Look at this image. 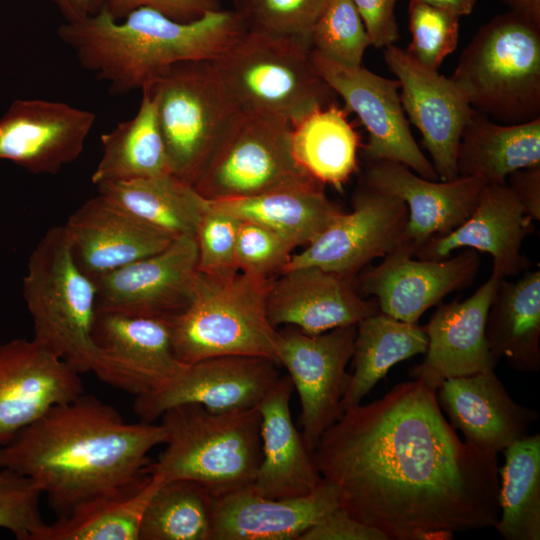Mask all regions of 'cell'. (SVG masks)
<instances>
[{"label":"cell","instance_id":"30bf717a","mask_svg":"<svg viewBox=\"0 0 540 540\" xmlns=\"http://www.w3.org/2000/svg\"><path fill=\"white\" fill-rule=\"evenodd\" d=\"M292 123L242 111L193 187L209 201L325 187L298 162Z\"/></svg>","mask_w":540,"mask_h":540},{"label":"cell","instance_id":"816d5d0a","mask_svg":"<svg viewBox=\"0 0 540 540\" xmlns=\"http://www.w3.org/2000/svg\"><path fill=\"white\" fill-rule=\"evenodd\" d=\"M510 10L540 22V0H501Z\"/></svg>","mask_w":540,"mask_h":540},{"label":"cell","instance_id":"8fae6325","mask_svg":"<svg viewBox=\"0 0 540 540\" xmlns=\"http://www.w3.org/2000/svg\"><path fill=\"white\" fill-rule=\"evenodd\" d=\"M318 74L355 113L368 132L361 150L365 162L401 163L419 176L439 180L431 163L417 145L403 110L397 79L382 77L362 65L337 63L311 49Z\"/></svg>","mask_w":540,"mask_h":540},{"label":"cell","instance_id":"f546056e","mask_svg":"<svg viewBox=\"0 0 540 540\" xmlns=\"http://www.w3.org/2000/svg\"><path fill=\"white\" fill-rule=\"evenodd\" d=\"M485 335L493 357L515 370L540 368V271L515 281L501 278L492 297Z\"/></svg>","mask_w":540,"mask_h":540},{"label":"cell","instance_id":"ab89813d","mask_svg":"<svg viewBox=\"0 0 540 540\" xmlns=\"http://www.w3.org/2000/svg\"><path fill=\"white\" fill-rule=\"evenodd\" d=\"M245 30L310 42L311 28L329 0H232ZM311 45V44H310Z\"/></svg>","mask_w":540,"mask_h":540},{"label":"cell","instance_id":"83f0119b","mask_svg":"<svg viewBox=\"0 0 540 540\" xmlns=\"http://www.w3.org/2000/svg\"><path fill=\"white\" fill-rule=\"evenodd\" d=\"M293 391L289 376H281L257 406L261 416V461L251 485L257 493L268 498L306 496L323 479L314 452L292 420L290 400Z\"/></svg>","mask_w":540,"mask_h":540},{"label":"cell","instance_id":"5bb4252c","mask_svg":"<svg viewBox=\"0 0 540 540\" xmlns=\"http://www.w3.org/2000/svg\"><path fill=\"white\" fill-rule=\"evenodd\" d=\"M92 339L97 350L92 372L135 397L161 389L185 365L173 352L170 319L96 312Z\"/></svg>","mask_w":540,"mask_h":540},{"label":"cell","instance_id":"e0dca14e","mask_svg":"<svg viewBox=\"0 0 540 540\" xmlns=\"http://www.w3.org/2000/svg\"><path fill=\"white\" fill-rule=\"evenodd\" d=\"M194 237L113 270L96 283V312L171 319L189 303L198 274Z\"/></svg>","mask_w":540,"mask_h":540},{"label":"cell","instance_id":"681fc988","mask_svg":"<svg viewBox=\"0 0 540 540\" xmlns=\"http://www.w3.org/2000/svg\"><path fill=\"white\" fill-rule=\"evenodd\" d=\"M65 18V22H75L98 13L107 0H48Z\"/></svg>","mask_w":540,"mask_h":540},{"label":"cell","instance_id":"d6986e66","mask_svg":"<svg viewBox=\"0 0 540 540\" xmlns=\"http://www.w3.org/2000/svg\"><path fill=\"white\" fill-rule=\"evenodd\" d=\"M96 115L60 101H14L0 119V159L55 175L84 149Z\"/></svg>","mask_w":540,"mask_h":540},{"label":"cell","instance_id":"277c9868","mask_svg":"<svg viewBox=\"0 0 540 540\" xmlns=\"http://www.w3.org/2000/svg\"><path fill=\"white\" fill-rule=\"evenodd\" d=\"M165 448L148 467L161 483L188 479L219 499L251 485L261 461V416L256 408L213 412L185 403L159 418Z\"/></svg>","mask_w":540,"mask_h":540},{"label":"cell","instance_id":"4fadbf2b","mask_svg":"<svg viewBox=\"0 0 540 540\" xmlns=\"http://www.w3.org/2000/svg\"><path fill=\"white\" fill-rule=\"evenodd\" d=\"M407 220L402 200L358 183L352 210L342 212L314 241L293 254L284 271L316 266L356 277L374 259L386 257L401 245Z\"/></svg>","mask_w":540,"mask_h":540},{"label":"cell","instance_id":"f35d334b","mask_svg":"<svg viewBox=\"0 0 540 540\" xmlns=\"http://www.w3.org/2000/svg\"><path fill=\"white\" fill-rule=\"evenodd\" d=\"M312 50L348 66L362 65L371 40L351 0H329L310 31Z\"/></svg>","mask_w":540,"mask_h":540},{"label":"cell","instance_id":"2e32d148","mask_svg":"<svg viewBox=\"0 0 540 540\" xmlns=\"http://www.w3.org/2000/svg\"><path fill=\"white\" fill-rule=\"evenodd\" d=\"M383 58L400 84L405 115L419 130L439 180H455L460 136L475 109L450 77L421 65L404 49L389 45Z\"/></svg>","mask_w":540,"mask_h":540},{"label":"cell","instance_id":"1f68e13d","mask_svg":"<svg viewBox=\"0 0 540 540\" xmlns=\"http://www.w3.org/2000/svg\"><path fill=\"white\" fill-rule=\"evenodd\" d=\"M428 336L417 323L378 312L356 325L353 373L341 402V411L360 404L371 389L398 362L425 354Z\"/></svg>","mask_w":540,"mask_h":540},{"label":"cell","instance_id":"9c48e42d","mask_svg":"<svg viewBox=\"0 0 540 540\" xmlns=\"http://www.w3.org/2000/svg\"><path fill=\"white\" fill-rule=\"evenodd\" d=\"M141 91L155 104L171 173L193 186L241 108L211 60L174 64Z\"/></svg>","mask_w":540,"mask_h":540},{"label":"cell","instance_id":"ee69618b","mask_svg":"<svg viewBox=\"0 0 540 540\" xmlns=\"http://www.w3.org/2000/svg\"><path fill=\"white\" fill-rule=\"evenodd\" d=\"M41 496L29 478L0 469V528L18 540H38L46 525L40 511Z\"/></svg>","mask_w":540,"mask_h":540},{"label":"cell","instance_id":"3957f363","mask_svg":"<svg viewBox=\"0 0 540 540\" xmlns=\"http://www.w3.org/2000/svg\"><path fill=\"white\" fill-rule=\"evenodd\" d=\"M243 30L235 12L222 8L179 21L149 7L118 20L104 7L62 23L57 33L83 69L121 95L141 90L174 64L215 59Z\"/></svg>","mask_w":540,"mask_h":540},{"label":"cell","instance_id":"44dd1931","mask_svg":"<svg viewBox=\"0 0 540 540\" xmlns=\"http://www.w3.org/2000/svg\"><path fill=\"white\" fill-rule=\"evenodd\" d=\"M359 183L405 203L408 220L400 246L412 255L429 239L464 223L485 185L461 176L452 181L429 180L401 163L385 160L365 162Z\"/></svg>","mask_w":540,"mask_h":540},{"label":"cell","instance_id":"52a82bcc","mask_svg":"<svg viewBox=\"0 0 540 540\" xmlns=\"http://www.w3.org/2000/svg\"><path fill=\"white\" fill-rule=\"evenodd\" d=\"M311 49L299 37L244 29L211 61L242 111L273 114L293 124L336 103Z\"/></svg>","mask_w":540,"mask_h":540},{"label":"cell","instance_id":"7bdbcfd3","mask_svg":"<svg viewBox=\"0 0 540 540\" xmlns=\"http://www.w3.org/2000/svg\"><path fill=\"white\" fill-rule=\"evenodd\" d=\"M294 249L268 227L240 219L236 244V264L240 272L270 280L285 270Z\"/></svg>","mask_w":540,"mask_h":540},{"label":"cell","instance_id":"ac0fdd59","mask_svg":"<svg viewBox=\"0 0 540 540\" xmlns=\"http://www.w3.org/2000/svg\"><path fill=\"white\" fill-rule=\"evenodd\" d=\"M479 266V255L473 249L443 260H424L399 246L381 263L359 273L355 284L362 297H375L381 313L417 323L445 296L472 284Z\"/></svg>","mask_w":540,"mask_h":540},{"label":"cell","instance_id":"4316f807","mask_svg":"<svg viewBox=\"0 0 540 540\" xmlns=\"http://www.w3.org/2000/svg\"><path fill=\"white\" fill-rule=\"evenodd\" d=\"M338 505L337 487L324 478L297 498H268L249 485L216 499L212 540H300Z\"/></svg>","mask_w":540,"mask_h":540},{"label":"cell","instance_id":"ffe728a7","mask_svg":"<svg viewBox=\"0 0 540 540\" xmlns=\"http://www.w3.org/2000/svg\"><path fill=\"white\" fill-rule=\"evenodd\" d=\"M80 373L35 340L0 343V446L84 393Z\"/></svg>","mask_w":540,"mask_h":540},{"label":"cell","instance_id":"c3c4849f","mask_svg":"<svg viewBox=\"0 0 540 540\" xmlns=\"http://www.w3.org/2000/svg\"><path fill=\"white\" fill-rule=\"evenodd\" d=\"M507 185L514 192L525 213L540 221V166L517 170L507 178Z\"/></svg>","mask_w":540,"mask_h":540},{"label":"cell","instance_id":"7c38bea8","mask_svg":"<svg viewBox=\"0 0 540 540\" xmlns=\"http://www.w3.org/2000/svg\"><path fill=\"white\" fill-rule=\"evenodd\" d=\"M356 325L309 335L287 326L279 331L278 363L285 367L300 401L301 433L314 452L323 433L342 415Z\"/></svg>","mask_w":540,"mask_h":540},{"label":"cell","instance_id":"74e56055","mask_svg":"<svg viewBox=\"0 0 540 540\" xmlns=\"http://www.w3.org/2000/svg\"><path fill=\"white\" fill-rule=\"evenodd\" d=\"M216 499L199 483H161L149 500L139 540H212Z\"/></svg>","mask_w":540,"mask_h":540},{"label":"cell","instance_id":"bcb514c9","mask_svg":"<svg viewBox=\"0 0 540 540\" xmlns=\"http://www.w3.org/2000/svg\"><path fill=\"white\" fill-rule=\"evenodd\" d=\"M105 7L118 20L135 9L149 7L179 21H192L222 8L220 0H107Z\"/></svg>","mask_w":540,"mask_h":540},{"label":"cell","instance_id":"d4e9b609","mask_svg":"<svg viewBox=\"0 0 540 540\" xmlns=\"http://www.w3.org/2000/svg\"><path fill=\"white\" fill-rule=\"evenodd\" d=\"M63 226L78 266L94 281L165 249L175 239L100 194L86 200Z\"/></svg>","mask_w":540,"mask_h":540},{"label":"cell","instance_id":"484cf974","mask_svg":"<svg viewBox=\"0 0 540 540\" xmlns=\"http://www.w3.org/2000/svg\"><path fill=\"white\" fill-rule=\"evenodd\" d=\"M436 394L440 408L465 441L491 453L527 436L538 417L535 410L510 397L494 370L447 379Z\"/></svg>","mask_w":540,"mask_h":540},{"label":"cell","instance_id":"6da1fadb","mask_svg":"<svg viewBox=\"0 0 540 540\" xmlns=\"http://www.w3.org/2000/svg\"><path fill=\"white\" fill-rule=\"evenodd\" d=\"M436 391L413 379L349 407L313 453L339 505L387 540H451L499 519L497 454L459 438Z\"/></svg>","mask_w":540,"mask_h":540},{"label":"cell","instance_id":"7dc6e473","mask_svg":"<svg viewBox=\"0 0 540 540\" xmlns=\"http://www.w3.org/2000/svg\"><path fill=\"white\" fill-rule=\"evenodd\" d=\"M360 13L371 40V46L385 48L400 37L395 16L399 0H351Z\"/></svg>","mask_w":540,"mask_h":540},{"label":"cell","instance_id":"e575fe53","mask_svg":"<svg viewBox=\"0 0 540 540\" xmlns=\"http://www.w3.org/2000/svg\"><path fill=\"white\" fill-rule=\"evenodd\" d=\"M211 202L239 219L268 227L294 248L310 244L343 212L324 187Z\"/></svg>","mask_w":540,"mask_h":540},{"label":"cell","instance_id":"4dcf8cb0","mask_svg":"<svg viewBox=\"0 0 540 540\" xmlns=\"http://www.w3.org/2000/svg\"><path fill=\"white\" fill-rule=\"evenodd\" d=\"M96 187L98 194L173 238H195L209 206V200L172 173L105 182Z\"/></svg>","mask_w":540,"mask_h":540},{"label":"cell","instance_id":"cb8c5ba5","mask_svg":"<svg viewBox=\"0 0 540 540\" xmlns=\"http://www.w3.org/2000/svg\"><path fill=\"white\" fill-rule=\"evenodd\" d=\"M532 222L507 183L485 184L468 219L451 232L423 243L413 256L443 260L456 250L469 248L490 254L493 272L505 278L514 276L529 267L521 248L533 229Z\"/></svg>","mask_w":540,"mask_h":540},{"label":"cell","instance_id":"7a4b0ae2","mask_svg":"<svg viewBox=\"0 0 540 540\" xmlns=\"http://www.w3.org/2000/svg\"><path fill=\"white\" fill-rule=\"evenodd\" d=\"M165 439L160 423L127 422L84 392L0 446V469L29 478L61 518L95 498L143 486L150 479L149 452Z\"/></svg>","mask_w":540,"mask_h":540},{"label":"cell","instance_id":"8d00e7d4","mask_svg":"<svg viewBox=\"0 0 540 540\" xmlns=\"http://www.w3.org/2000/svg\"><path fill=\"white\" fill-rule=\"evenodd\" d=\"M161 482L150 476L141 487L98 497L47 524L38 540H139L145 508Z\"/></svg>","mask_w":540,"mask_h":540},{"label":"cell","instance_id":"7402d4cb","mask_svg":"<svg viewBox=\"0 0 540 540\" xmlns=\"http://www.w3.org/2000/svg\"><path fill=\"white\" fill-rule=\"evenodd\" d=\"M356 277L316 266L286 270L269 282L266 310L271 325L292 326L309 335L357 325L379 311L376 300L362 297Z\"/></svg>","mask_w":540,"mask_h":540},{"label":"cell","instance_id":"b9f144b4","mask_svg":"<svg viewBox=\"0 0 540 540\" xmlns=\"http://www.w3.org/2000/svg\"><path fill=\"white\" fill-rule=\"evenodd\" d=\"M240 219L209 201L196 231L198 271L212 276L239 272L236 244Z\"/></svg>","mask_w":540,"mask_h":540},{"label":"cell","instance_id":"f907efd6","mask_svg":"<svg viewBox=\"0 0 540 540\" xmlns=\"http://www.w3.org/2000/svg\"><path fill=\"white\" fill-rule=\"evenodd\" d=\"M433 7L449 11L458 17L469 15L477 0H421Z\"/></svg>","mask_w":540,"mask_h":540},{"label":"cell","instance_id":"9a60e30c","mask_svg":"<svg viewBox=\"0 0 540 540\" xmlns=\"http://www.w3.org/2000/svg\"><path fill=\"white\" fill-rule=\"evenodd\" d=\"M278 364L261 357L226 355L185 364L161 389L135 397L140 421L154 423L169 408L199 404L213 412L256 408L276 385Z\"/></svg>","mask_w":540,"mask_h":540},{"label":"cell","instance_id":"d590c367","mask_svg":"<svg viewBox=\"0 0 540 540\" xmlns=\"http://www.w3.org/2000/svg\"><path fill=\"white\" fill-rule=\"evenodd\" d=\"M499 468V519L494 528L506 540L540 539V434L508 446Z\"/></svg>","mask_w":540,"mask_h":540},{"label":"cell","instance_id":"f6af8a7d","mask_svg":"<svg viewBox=\"0 0 540 540\" xmlns=\"http://www.w3.org/2000/svg\"><path fill=\"white\" fill-rule=\"evenodd\" d=\"M300 540H387L379 530L354 518L338 505L310 527Z\"/></svg>","mask_w":540,"mask_h":540},{"label":"cell","instance_id":"836d02e7","mask_svg":"<svg viewBox=\"0 0 540 540\" xmlns=\"http://www.w3.org/2000/svg\"><path fill=\"white\" fill-rule=\"evenodd\" d=\"M141 92L136 114L101 135L102 155L91 176L95 186L171 173L155 104Z\"/></svg>","mask_w":540,"mask_h":540},{"label":"cell","instance_id":"5b68a950","mask_svg":"<svg viewBox=\"0 0 540 540\" xmlns=\"http://www.w3.org/2000/svg\"><path fill=\"white\" fill-rule=\"evenodd\" d=\"M451 80L477 111L503 124L540 117V22L515 11L483 24Z\"/></svg>","mask_w":540,"mask_h":540},{"label":"cell","instance_id":"ba28073f","mask_svg":"<svg viewBox=\"0 0 540 540\" xmlns=\"http://www.w3.org/2000/svg\"><path fill=\"white\" fill-rule=\"evenodd\" d=\"M23 295L35 340L78 373L92 372L96 283L78 266L64 226L46 231L32 251Z\"/></svg>","mask_w":540,"mask_h":540},{"label":"cell","instance_id":"8992f818","mask_svg":"<svg viewBox=\"0 0 540 540\" xmlns=\"http://www.w3.org/2000/svg\"><path fill=\"white\" fill-rule=\"evenodd\" d=\"M271 280V279H270ZM270 280L237 272L212 276L198 271L188 305L170 319L176 359L191 364L226 355L278 363L279 331L268 319Z\"/></svg>","mask_w":540,"mask_h":540},{"label":"cell","instance_id":"d6a6232c","mask_svg":"<svg viewBox=\"0 0 540 540\" xmlns=\"http://www.w3.org/2000/svg\"><path fill=\"white\" fill-rule=\"evenodd\" d=\"M336 103L292 124V147L301 166L322 184L341 190L358 170L359 135Z\"/></svg>","mask_w":540,"mask_h":540},{"label":"cell","instance_id":"603a6c76","mask_svg":"<svg viewBox=\"0 0 540 540\" xmlns=\"http://www.w3.org/2000/svg\"><path fill=\"white\" fill-rule=\"evenodd\" d=\"M491 273L470 297L439 304L423 326L428 336L424 360L410 375L437 390L447 379L494 370L497 360L490 352L485 335L488 309L499 280Z\"/></svg>","mask_w":540,"mask_h":540},{"label":"cell","instance_id":"60d3db41","mask_svg":"<svg viewBox=\"0 0 540 540\" xmlns=\"http://www.w3.org/2000/svg\"><path fill=\"white\" fill-rule=\"evenodd\" d=\"M459 18L421 0H410L408 23L412 39L405 51L421 65L438 70L457 48Z\"/></svg>","mask_w":540,"mask_h":540},{"label":"cell","instance_id":"f1b7e54d","mask_svg":"<svg viewBox=\"0 0 540 540\" xmlns=\"http://www.w3.org/2000/svg\"><path fill=\"white\" fill-rule=\"evenodd\" d=\"M540 166V117L520 124L496 123L474 110L465 124L457 152L461 177L484 184H506L520 169Z\"/></svg>","mask_w":540,"mask_h":540}]
</instances>
